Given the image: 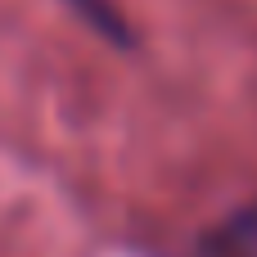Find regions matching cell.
Here are the masks:
<instances>
[{
	"label": "cell",
	"mask_w": 257,
	"mask_h": 257,
	"mask_svg": "<svg viewBox=\"0 0 257 257\" xmlns=\"http://www.w3.org/2000/svg\"><path fill=\"white\" fill-rule=\"evenodd\" d=\"M217 244H221L226 257H257V203H248L239 217L226 221V230H221Z\"/></svg>",
	"instance_id": "obj_1"
}]
</instances>
